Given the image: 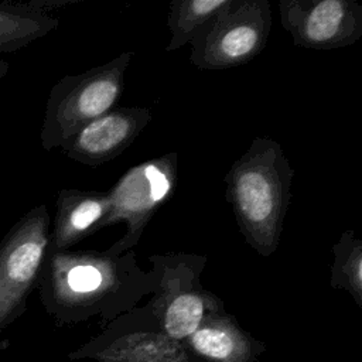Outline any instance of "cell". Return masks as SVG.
Returning <instances> with one entry per match:
<instances>
[{"mask_svg":"<svg viewBox=\"0 0 362 362\" xmlns=\"http://www.w3.org/2000/svg\"><path fill=\"white\" fill-rule=\"evenodd\" d=\"M51 216L44 204L25 212L0 240V332L27 308L48 250Z\"/></svg>","mask_w":362,"mask_h":362,"instance_id":"cell-6","label":"cell"},{"mask_svg":"<svg viewBox=\"0 0 362 362\" xmlns=\"http://www.w3.org/2000/svg\"><path fill=\"white\" fill-rule=\"evenodd\" d=\"M59 25L49 16L30 3H0V52L27 47Z\"/></svg>","mask_w":362,"mask_h":362,"instance_id":"cell-11","label":"cell"},{"mask_svg":"<svg viewBox=\"0 0 362 362\" xmlns=\"http://www.w3.org/2000/svg\"><path fill=\"white\" fill-rule=\"evenodd\" d=\"M7 72H8V64L0 58V78L6 76Z\"/></svg>","mask_w":362,"mask_h":362,"instance_id":"cell-16","label":"cell"},{"mask_svg":"<svg viewBox=\"0 0 362 362\" xmlns=\"http://www.w3.org/2000/svg\"><path fill=\"white\" fill-rule=\"evenodd\" d=\"M38 287L48 313L68 318L156 288V273L139 266L136 249L122 255L106 249L47 250Z\"/></svg>","mask_w":362,"mask_h":362,"instance_id":"cell-1","label":"cell"},{"mask_svg":"<svg viewBox=\"0 0 362 362\" xmlns=\"http://www.w3.org/2000/svg\"><path fill=\"white\" fill-rule=\"evenodd\" d=\"M192 346L202 355L216 361H230L238 351H245V341L239 329L225 317L206 315L191 335Z\"/></svg>","mask_w":362,"mask_h":362,"instance_id":"cell-15","label":"cell"},{"mask_svg":"<svg viewBox=\"0 0 362 362\" xmlns=\"http://www.w3.org/2000/svg\"><path fill=\"white\" fill-rule=\"evenodd\" d=\"M329 283L335 288H344L362 304V240L354 229L344 230L332 246Z\"/></svg>","mask_w":362,"mask_h":362,"instance_id":"cell-14","label":"cell"},{"mask_svg":"<svg viewBox=\"0 0 362 362\" xmlns=\"http://www.w3.org/2000/svg\"><path fill=\"white\" fill-rule=\"evenodd\" d=\"M283 28L294 45L337 49L362 37V6L355 0H279Z\"/></svg>","mask_w":362,"mask_h":362,"instance_id":"cell-7","label":"cell"},{"mask_svg":"<svg viewBox=\"0 0 362 362\" xmlns=\"http://www.w3.org/2000/svg\"><path fill=\"white\" fill-rule=\"evenodd\" d=\"M151 119V112L147 107H115L82 127L61 150L76 163L99 167L120 156Z\"/></svg>","mask_w":362,"mask_h":362,"instance_id":"cell-8","label":"cell"},{"mask_svg":"<svg viewBox=\"0 0 362 362\" xmlns=\"http://www.w3.org/2000/svg\"><path fill=\"white\" fill-rule=\"evenodd\" d=\"M178 180V154L175 151L144 160L130 167L107 191L110 211L103 228L124 223L126 230L120 239L106 250L122 255L134 250L141 235L158 212L173 197Z\"/></svg>","mask_w":362,"mask_h":362,"instance_id":"cell-5","label":"cell"},{"mask_svg":"<svg viewBox=\"0 0 362 362\" xmlns=\"http://www.w3.org/2000/svg\"><path fill=\"white\" fill-rule=\"evenodd\" d=\"M109 211L107 192L78 188L59 189L55 199V218L49 232L48 252L68 250L103 229Z\"/></svg>","mask_w":362,"mask_h":362,"instance_id":"cell-9","label":"cell"},{"mask_svg":"<svg viewBox=\"0 0 362 362\" xmlns=\"http://www.w3.org/2000/svg\"><path fill=\"white\" fill-rule=\"evenodd\" d=\"M164 332L171 339L191 337L209 314L219 308L218 298L188 280L173 281L157 298Z\"/></svg>","mask_w":362,"mask_h":362,"instance_id":"cell-10","label":"cell"},{"mask_svg":"<svg viewBox=\"0 0 362 362\" xmlns=\"http://www.w3.org/2000/svg\"><path fill=\"white\" fill-rule=\"evenodd\" d=\"M272 25L269 0H232L189 42V62L201 71L245 65L264 49Z\"/></svg>","mask_w":362,"mask_h":362,"instance_id":"cell-4","label":"cell"},{"mask_svg":"<svg viewBox=\"0 0 362 362\" xmlns=\"http://www.w3.org/2000/svg\"><path fill=\"white\" fill-rule=\"evenodd\" d=\"M294 178L283 146L256 136L225 175V197L240 235L262 257L272 256L281 240Z\"/></svg>","mask_w":362,"mask_h":362,"instance_id":"cell-2","label":"cell"},{"mask_svg":"<svg viewBox=\"0 0 362 362\" xmlns=\"http://www.w3.org/2000/svg\"><path fill=\"white\" fill-rule=\"evenodd\" d=\"M130 362H187L182 349L165 334L134 332L115 341L105 352Z\"/></svg>","mask_w":362,"mask_h":362,"instance_id":"cell-13","label":"cell"},{"mask_svg":"<svg viewBox=\"0 0 362 362\" xmlns=\"http://www.w3.org/2000/svg\"><path fill=\"white\" fill-rule=\"evenodd\" d=\"M230 1L232 0H173L167 14V27L171 35L165 51H177L189 44L209 21L230 4Z\"/></svg>","mask_w":362,"mask_h":362,"instance_id":"cell-12","label":"cell"},{"mask_svg":"<svg viewBox=\"0 0 362 362\" xmlns=\"http://www.w3.org/2000/svg\"><path fill=\"white\" fill-rule=\"evenodd\" d=\"M133 57V51H124L102 65L78 75H65L55 82L40 132L44 150L61 148L88 123L115 109Z\"/></svg>","mask_w":362,"mask_h":362,"instance_id":"cell-3","label":"cell"}]
</instances>
